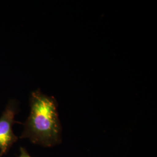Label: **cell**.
<instances>
[{
	"label": "cell",
	"instance_id": "6da1fadb",
	"mask_svg": "<svg viewBox=\"0 0 157 157\" xmlns=\"http://www.w3.org/2000/svg\"><path fill=\"white\" fill-rule=\"evenodd\" d=\"M30 115L20 138L28 139L33 144L44 147L61 144L62 126L56 99L36 90L30 97Z\"/></svg>",
	"mask_w": 157,
	"mask_h": 157
},
{
	"label": "cell",
	"instance_id": "7a4b0ae2",
	"mask_svg": "<svg viewBox=\"0 0 157 157\" xmlns=\"http://www.w3.org/2000/svg\"><path fill=\"white\" fill-rule=\"evenodd\" d=\"M16 113V105L10 102L0 117V157L6 154L18 140L12 130Z\"/></svg>",
	"mask_w": 157,
	"mask_h": 157
},
{
	"label": "cell",
	"instance_id": "3957f363",
	"mask_svg": "<svg viewBox=\"0 0 157 157\" xmlns=\"http://www.w3.org/2000/svg\"><path fill=\"white\" fill-rule=\"evenodd\" d=\"M18 157H32L30 156V155L27 151L25 148L21 147L20 148V155Z\"/></svg>",
	"mask_w": 157,
	"mask_h": 157
}]
</instances>
